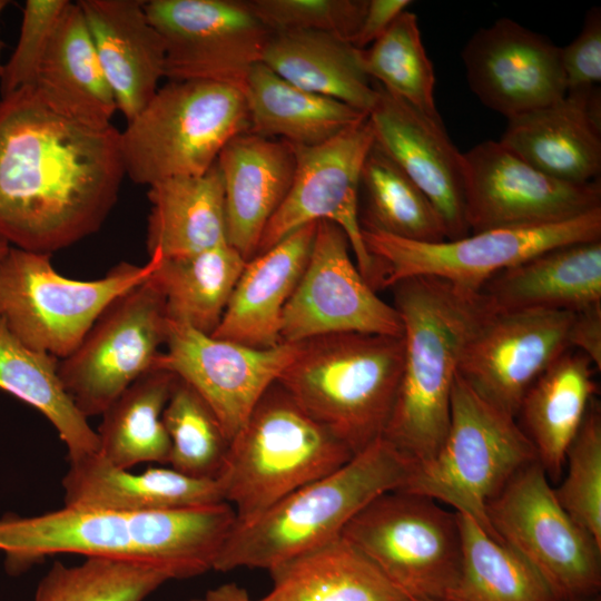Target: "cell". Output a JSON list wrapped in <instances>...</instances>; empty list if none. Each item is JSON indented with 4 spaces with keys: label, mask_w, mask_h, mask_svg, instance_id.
<instances>
[{
    "label": "cell",
    "mask_w": 601,
    "mask_h": 601,
    "mask_svg": "<svg viewBox=\"0 0 601 601\" xmlns=\"http://www.w3.org/2000/svg\"><path fill=\"white\" fill-rule=\"evenodd\" d=\"M120 130L49 107L33 86L0 98V237L51 254L95 234L126 176Z\"/></svg>",
    "instance_id": "6da1fadb"
},
{
    "label": "cell",
    "mask_w": 601,
    "mask_h": 601,
    "mask_svg": "<svg viewBox=\"0 0 601 601\" xmlns=\"http://www.w3.org/2000/svg\"><path fill=\"white\" fill-rule=\"evenodd\" d=\"M236 520L226 502L150 512L63 505L38 515L1 518L0 551L10 574L47 556L78 554L151 566L171 580L189 579L214 570Z\"/></svg>",
    "instance_id": "7a4b0ae2"
},
{
    "label": "cell",
    "mask_w": 601,
    "mask_h": 601,
    "mask_svg": "<svg viewBox=\"0 0 601 601\" xmlns=\"http://www.w3.org/2000/svg\"><path fill=\"white\" fill-rule=\"evenodd\" d=\"M391 287L403 325L404 358L382 437L416 467L436 455L446 436L462 353L493 309L480 290L437 277H410Z\"/></svg>",
    "instance_id": "3957f363"
},
{
    "label": "cell",
    "mask_w": 601,
    "mask_h": 601,
    "mask_svg": "<svg viewBox=\"0 0 601 601\" xmlns=\"http://www.w3.org/2000/svg\"><path fill=\"white\" fill-rule=\"evenodd\" d=\"M413 462L380 437L334 472L279 500L252 520L237 522L214 570L264 569L324 545L376 496L402 490Z\"/></svg>",
    "instance_id": "277c9868"
},
{
    "label": "cell",
    "mask_w": 601,
    "mask_h": 601,
    "mask_svg": "<svg viewBox=\"0 0 601 601\" xmlns=\"http://www.w3.org/2000/svg\"><path fill=\"white\" fill-rule=\"evenodd\" d=\"M403 358V336L327 334L300 342L277 383L355 455L384 434Z\"/></svg>",
    "instance_id": "5b68a950"
},
{
    "label": "cell",
    "mask_w": 601,
    "mask_h": 601,
    "mask_svg": "<svg viewBox=\"0 0 601 601\" xmlns=\"http://www.w3.org/2000/svg\"><path fill=\"white\" fill-rule=\"evenodd\" d=\"M353 456L276 382L231 439L216 481L236 521L245 522Z\"/></svg>",
    "instance_id": "8992f818"
},
{
    "label": "cell",
    "mask_w": 601,
    "mask_h": 601,
    "mask_svg": "<svg viewBox=\"0 0 601 601\" xmlns=\"http://www.w3.org/2000/svg\"><path fill=\"white\" fill-rule=\"evenodd\" d=\"M248 130L240 89L200 80L169 81L120 130L125 175L146 186L203 175L233 137Z\"/></svg>",
    "instance_id": "52a82bcc"
},
{
    "label": "cell",
    "mask_w": 601,
    "mask_h": 601,
    "mask_svg": "<svg viewBox=\"0 0 601 601\" xmlns=\"http://www.w3.org/2000/svg\"><path fill=\"white\" fill-rule=\"evenodd\" d=\"M536 460L516 418L456 374L446 436L431 461L414 467L402 491L452 506L502 542L487 520L486 506L521 469Z\"/></svg>",
    "instance_id": "ba28073f"
},
{
    "label": "cell",
    "mask_w": 601,
    "mask_h": 601,
    "mask_svg": "<svg viewBox=\"0 0 601 601\" xmlns=\"http://www.w3.org/2000/svg\"><path fill=\"white\" fill-rule=\"evenodd\" d=\"M51 254L11 246L0 260V318L28 347L58 359L81 343L107 306L145 282L161 255L144 265L119 263L106 276L78 280L62 276Z\"/></svg>",
    "instance_id": "9c48e42d"
},
{
    "label": "cell",
    "mask_w": 601,
    "mask_h": 601,
    "mask_svg": "<svg viewBox=\"0 0 601 601\" xmlns=\"http://www.w3.org/2000/svg\"><path fill=\"white\" fill-rule=\"evenodd\" d=\"M342 536L371 560L411 601H443L461 569L455 512L402 490L366 504Z\"/></svg>",
    "instance_id": "30bf717a"
},
{
    "label": "cell",
    "mask_w": 601,
    "mask_h": 601,
    "mask_svg": "<svg viewBox=\"0 0 601 601\" xmlns=\"http://www.w3.org/2000/svg\"><path fill=\"white\" fill-rule=\"evenodd\" d=\"M363 242L378 268V287L432 276L480 290L486 280L542 252L601 239V207L538 226L487 229L439 243L415 242L362 228Z\"/></svg>",
    "instance_id": "8fae6325"
},
{
    "label": "cell",
    "mask_w": 601,
    "mask_h": 601,
    "mask_svg": "<svg viewBox=\"0 0 601 601\" xmlns=\"http://www.w3.org/2000/svg\"><path fill=\"white\" fill-rule=\"evenodd\" d=\"M486 515L499 539L540 574L558 601L599 595L601 548L561 506L538 460L489 502Z\"/></svg>",
    "instance_id": "7c38bea8"
},
{
    "label": "cell",
    "mask_w": 601,
    "mask_h": 601,
    "mask_svg": "<svg viewBox=\"0 0 601 601\" xmlns=\"http://www.w3.org/2000/svg\"><path fill=\"white\" fill-rule=\"evenodd\" d=\"M168 319L149 277L114 299L79 346L58 362L61 384L88 418L101 415L136 380L155 368Z\"/></svg>",
    "instance_id": "4fadbf2b"
},
{
    "label": "cell",
    "mask_w": 601,
    "mask_h": 601,
    "mask_svg": "<svg viewBox=\"0 0 601 601\" xmlns=\"http://www.w3.org/2000/svg\"><path fill=\"white\" fill-rule=\"evenodd\" d=\"M373 145L368 116L319 145H292L293 183L266 225L256 255L305 225L327 220L346 234L359 273L376 289L378 268L363 242L358 207L361 173Z\"/></svg>",
    "instance_id": "5bb4252c"
},
{
    "label": "cell",
    "mask_w": 601,
    "mask_h": 601,
    "mask_svg": "<svg viewBox=\"0 0 601 601\" xmlns=\"http://www.w3.org/2000/svg\"><path fill=\"white\" fill-rule=\"evenodd\" d=\"M145 10L164 41L169 81H210L243 91L273 35L245 0H150Z\"/></svg>",
    "instance_id": "9a60e30c"
},
{
    "label": "cell",
    "mask_w": 601,
    "mask_h": 601,
    "mask_svg": "<svg viewBox=\"0 0 601 601\" xmlns=\"http://www.w3.org/2000/svg\"><path fill=\"white\" fill-rule=\"evenodd\" d=\"M465 218L472 233L563 221L601 207L600 179L577 184L531 166L500 141L462 154Z\"/></svg>",
    "instance_id": "2e32d148"
},
{
    "label": "cell",
    "mask_w": 601,
    "mask_h": 601,
    "mask_svg": "<svg viewBox=\"0 0 601 601\" xmlns=\"http://www.w3.org/2000/svg\"><path fill=\"white\" fill-rule=\"evenodd\" d=\"M341 227L317 221L308 262L282 318V343L334 333L403 336L394 306L376 295L349 255Z\"/></svg>",
    "instance_id": "e0dca14e"
},
{
    "label": "cell",
    "mask_w": 601,
    "mask_h": 601,
    "mask_svg": "<svg viewBox=\"0 0 601 601\" xmlns=\"http://www.w3.org/2000/svg\"><path fill=\"white\" fill-rule=\"evenodd\" d=\"M165 345L155 368L190 385L210 406L229 442L300 348V342L253 348L170 321Z\"/></svg>",
    "instance_id": "ac0fdd59"
},
{
    "label": "cell",
    "mask_w": 601,
    "mask_h": 601,
    "mask_svg": "<svg viewBox=\"0 0 601 601\" xmlns=\"http://www.w3.org/2000/svg\"><path fill=\"white\" fill-rule=\"evenodd\" d=\"M573 312H492L462 353L457 374L483 398L514 416L536 378L565 351Z\"/></svg>",
    "instance_id": "d6986e66"
},
{
    "label": "cell",
    "mask_w": 601,
    "mask_h": 601,
    "mask_svg": "<svg viewBox=\"0 0 601 601\" xmlns=\"http://www.w3.org/2000/svg\"><path fill=\"white\" fill-rule=\"evenodd\" d=\"M471 90L506 119L566 93L561 48L509 18L479 29L462 50Z\"/></svg>",
    "instance_id": "ffe728a7"
},
{
    "label": "cell",
    "mask_w": 601,
    "mask_h": 601,
    "mask_svg": "<svg viewBox=\"0 0 601 601\" xmlns=\"http://www.w3.org/2000/svg\"><path fill=\"white\" fill-rule=\"evenodd\" d=\"M368 114L374 144L421 189L437 211L446 240L465 237L462 154L440 115H428L376 85Z\"/></svg>",
    "instance_id": "44dd1931"
},
{
    "label": "cell",
    "mask_w": 601,
    "mask_h": 601,
    "mask_svg": "<svg viewBox=\"0 0 601 601\" xmlns=\"http://www.w3.org/2000/svg\"><path fill=\"white\" fill-rule=\"evenodd\" d=\"M539 170L583 184L601 171L599 87L566 91L559 100L508 119L499 140Z\"/></svg>",
    "instance_id": "7402d4cb"
},
{
    "label": "cell",
    "mask_w": 601,
    "mask_h": 601,
    "mask_svg": "<svg viewBox=\"0 0 601 601\" xmlns=\"http://www.w3.org/2000/svg\"><path fill=\"white\" fill-rule=\"evenodd\" d=\"M227 242L244 258L256 255L263 231L292 186V145L249 131L233 137L219 152Z\"/></svg>",
    "instance_id": "603a6c76"
},
{
    "label": "cell",
    "mask_w": 601,
    "mask_h": 601,
    "mask_svg": "<svg viewBox=\"0 0 601 601\" xmlns=\"http://www.w3.org/2000/svg\"><path fill=\"white\" fill-rule=\"evenodd\" d=\"M101 68L126 121L136 117L165 77L164 41L142 0H79Z\"/></svg>",
    "instance_id": "cb8c5ba5"
},
{
    "label": "cell",
    "mask_w": 601,
    "mask_h": 601,
    "mask_svg": "<svg viewBox=\"0 0 601 601\" xmlns=\"http://www.w3.org/2000/svg\"><path fill=\"white\" fill-rule=\"evenodd\" d=\"M316 227L305 225L246 262L211 336L259 349L282 344L283 312L308 262Z\"/></svg>",
    "instance_id": "d4e9b609"
},
{
    "label": "cell",
    "mask_w": 601,
    "mask_h": 601,
    "mask_svg": "<svg viewBox=\"0 0 601 601\" xmlns=\"http://www.w3.org/2000/svg\"><path fill=\"white\" fill-rule=\"evenodd\" d=\"M68 506L150 512L225 502L216 480L196 479L171 467L121 469L98 453L69 461L61 481Z\"/></svg>",
    "instance_id": "484cf974"
},
{
    "label": "cell",
    "mask_w": 601,
    "mask_h": 601,
    "mask_svg": "<svg viewBox=\"0 0 601 601\" xmlns=\"http://www.w3.org/2000/svg\"><path fill=\"white\" fill-rule=\"evenodd\" d=\"M494 312H578L601 302V239L542 252L491 277L480 288Z\"/></svg>",
    "instance_id": "4316f807"
},
{
    "label": "cell",
    "mask_w": 601,
    "mask_h": 601,
    "mask_svg": "<svg viewBox=\"0 0 601 601\" xmlns=\"http://www.w3.org/2000/svg\"><path fill=\"white\" fill-rule=\"evenodd\" d=\"M592 362L577 349L558 357L531 385L516 421L549 480L559 481L566 451L597 392Z\"/></svg>",
    "instance_id": "83f0119b"
},
{
    "label": "cell",
    "mask_w": 601,
    "mask_h": 601,
    "mask_svg": "<svg viewBox=\"0 0 601 601\" xmlns=\"http://www.w3.org/2000/svg\"><path fill=\"white\" fill-rule=\"evenodd\" d=\"M33 87L56 111L97 127L111 124L117 104L77 2L66 8Z\"/></svg>",
    "instance_id": "f1b7e54d"
},
{
    "label": "cell",
    "mask_w": 601,
    "mask_h": 601,
    "mask_svg": "<svg viewBox=\"0 0 601 601\" xmlns=\"http://www.w3.org/2000/svg\"><path fill=\"white\" fill-rule=\"evenodd\" d=\"M148 187L149 255L180 257L228 243L224 184L216 162L203 175L171 177Z\"/></svg>",
    "instance_id": "f546056e"
},
{
    "label": "cell",
    "mask_w": 601,
    "mask_h": 601,
    "mask_svg": "<svg viewBox=\"0 0 601 601\" xmlns=\"http://www.w3.org/2000/svg\"><path fill=\"white\" fill-rule=\"evenodd\" d=\"M262 62L288 82L370 114L376 86L366 75L361 50L322 31L273 33Z\"/></svg>",
    "instance_id": "4dcf8cb0"
},
{
    "label": "cell",
    "mask_w": 601,
    "mask_h": 601,
    "mask_svg": "<svg viewBox=\"0 0 601 601\" xmlns=\"http://www.w3.org/2000/svg\"><path fill=\"white\" fill-rule=\"evenodd\" d=\"M257 601H411L342 535L268 571Z\"/></svg>",
    "instance_id": "1f68e13d"
},
{
    "label": "cell",
    "mask_w": 601,
    "mask_h": 601,
    "mask_svg": "<svg viewBox=\"0 0 601 601\" xmlns=\"http://www.w3.org/2000/svg\"><path fill=\"white\" fill-rule=\"evenodd\" d=\"M243 95L249 115L248 131L292 145H319L368 116L288 82L263 62L250 68Z\"/></svg>",
    "instance_id": "d6a6232c"
},
{
    "label": "cell",
    "mask_w": 601,
    "mask_h": 601,
    "mask_svg": "<svg viewBox=\"0 0 601 601\" xmlns=\"http://www.w3.org/2000/svg\"><path fill=\"white\" fill-rule=\"evenodd\" d=\"M245 264L224 243L193 255L161 257L149 279L162 297L168 321L211 335Z\"/></svg>",
    "instance_id": "836d02e7"
},
{
    "label": "cell",
    "mask_w": 601,
    "mask_h": 601,
    "mask_svg": "<svg viewBox=\"0 0 601 601\" xmlns=\"http://www.w3.org/2000/svg\"><path fill=\"white\" fill-rule=\"evenodd\" d=\"M59 359L21 343L0 318V390L41 412L63 442L69 461L99 451L97 432L58 375Z\"/></svg>",
    "instance_id": "e575fe53"
},
{
    "label": "cell",
    "mask_w": 601,
    "mask_h": 601,
    "mask_svg": "<svg viewBox=\"0 0 601 601\" xmlns=\"http://www.w3.org/2000/svg\"><path fill=\"white\" fill-rule=\"evenodd\" d=\"M176 381L173 373L152 368L129 385L101 414L98 454L128 470L142 463L169 464L162 413Z\"/></svg>",
    "instance_id": "d590c367"
},
{
    "label": "cell",
    "mask_w": 601,
    "mask_h": 601,
    "mask_svg": "<svg viewBox=\"0 0 601 601\" xmlns=\"http://www.w3.org/2000/svg\"><path fill=\"white\" fill-rule=\"evenodd\" d=\"M462 559L443 601H558L540 574L513 549L457 513Z\"/></svg>",
    "instance_id": "8d00e7d4"
},
{
    "label": "cell",
    "mask_w": 601,
    "mask_h": 601,
    "mask_svg": "<svg viewBox=\"0 0 601 601\" xmlns=\"http://www.w3.org/2000/svg\"><path fill=\"white\" fill-rule=\"evenodd\" d=\"M361 193L365 200L362 228L415 242L446 240L442 219L430 200L375 144L362 168Z\"/></svg>",
    "instance_id": "74e56055"
},
{
    "label": "cell",
    "mask_w": 601,
    "mask_h": 601,
    "mask_svg": "<svg viewBox=\"0 0 601 601\" xmlns=\"http://www.w3.org/2000/svg\"><path fill=\"white\" fill-rule=\"evenodd\" d=\"M361 56L366 75L377 85L425 114L439 115L434 68L415 13L402 12Z\"/></svg>",
    "instance_id": "f35d334b"
},
{
    "label": "cell",
    "mask_w": 601,
    "mask_h": 601,
    "mask_svg": "<svg viewBox=\"0 0 601 601\" xmlns=\"http://www.w3.org/2000/svg\"><path fill=\"white\" fill-rule=\"evenodd\" d=\"M171 580L165 571L124 561H56L37 585L35 601H145Z\"/></svg>",
    "instance_id": "ab89813d"
},
{
    "label": "cell",
    "mask_w": 601,
    "mask_h": 601,
    "mask_svg": "<svg viewBox=\"0 0 601 601\" xmlns=\"http://www.w3.org/2000/svg\"><path fill=\"white\" fill-rule=\"evenodd\" d=\"M162 422L170 442V467L191 477L217 480L230 442L206 401L179 378Z\"/></svg>",
    "instance_id": "60d3db41"
},
{
    "label": "cell",
    "mask_w": 601,
    "mask_h": 601,
    "mask_svg": "<svg viewBox=\"0 0 601 601\" xmlns=\"http://www.w3.org/2000/svg\"><path fill=\"white\" fill-rule=\"evenodd\" d=\"M566 473L554 489L565 512L601 548V412L591 401L566 454Z\"/></svg>",
    "instance_id": "b9f144b4"
},
{
    "label": "cell",
    "mask_w": 601,
    "mask_h": 601,
    "mask_svg": "<svg viewBox=\"0 0 601 601\" xmlns=\"http://www.w3.org/2000/svg\"><path fill=\"white\" fill-rule=\"evenodd\" d=\"M245 2L272 33L322 31L352 42L368 0H245Z\"/></svg>",
    "instance_id": "7bdbcfd3"
},
{
    "label": "cell",
    "mask_w": 601,
    "mask_h": 601,
    "mask_svg": "<svg viewBox=\"0 0 601 601\" xmlns=\"http://www.w3.org/2000/svg\"><path fill=\"white\" fill-rule=\"evenodd\" d=\"M69 3V0L26 1L16 48L3 63L1 97L35 85L53 32Z\"/></svg>",
    "instance_id": "ee69618b"
},
{
    "label": "cell",
    "mask_w": 601,
    "mask_h": 601,
    "mask_svg": "<svg viewBox=\"0 0 601 601\" xmlns=\"http://www.w3.org/2000/svg\"><path fill=\"white\" fill-rule=\"evenodd\" d=\"M566 91L599 87L601 81V10L592 7L578 37L561 48Z\"/></svg>",
    "instance_id": "f6af8a7d"
},
{
    "label": "cell",
    "mask_w": 601,
    "mask_h": 601,
    "mask_svg": "<svg viewBox=\"0 0 601 601\" xmlns=\"http://www.w3.org/2000/svg\"><path fill=\"white\" fill-rule=\"evenodd\" d=\"M568 342L601 370V302L573 313Z\"/></svg>",
    "instance_id": "bcb514c9"
},
{
    "label": "cell",
    "mask_w": 601,
    "mask_h": 601,
    "mask_svg": "<svg viewBox=\"0 0 601 601\" xmlns=\"http://www.w3.org/2000/svg\"><path fill=\"white\" fill-rule=\"evenodd\" d=\"M411 3L410 0H368L361 26L351 43L364 50L375 42Z\"/></svg>",
    "instance_id": "7dc6e473"
},
{
    "label": "cell",
    "mask_w": 601,
    "mask_h": 601,
    "mask_svg": "<svg viewBox=\"0 0 601 601\" xmlns=\"http://www.w3.org/2000/svg\"><path fill=\"white\" fill-rule=\"evenodd\" d=\"M204 601H254L243 587L235 582L220 584L207 591Z\"/></svg>",
    "instance_id": "c3c4849f"
},
{
    "label": "cell",
    "mask_w": 601,
    "mask_h": 601,
    "mask_svg": "<svg viewBox=\"0 0 601 601\" xmlns=\"http://www.w3.org/2000/svg\"><path fill=\"white\" fill-rule=\"evenodd\" d=\"M8 3H9V1H7V0H0V14L6 9ZM3 46H4L3 42L0 40V77H1V73H2V70H3V63L1 61V51H2Z\"/></svg>",
    "instance_id": "681fc988"
},
{
    "label": "cell",
    "mask_w": 601,
    "mask_h": 601,
    "mask_svg": "<svg viewBox=\"0 0 601 601\" xmlns=\"http://www.w3.org/2000/svg\"><path fill=\"white\" fill-rule=\"evenodd\" d=\"M11 246L0 237V260L4 257Z\"/></svg>",
    "instance_id": "f907efd6"
},
{
    "label": "cell",
    "mask_w": 601,
    "mask_h": 601,
    "mask_svg": "<svg viewBox=\"0 0 601 601\" xmlns=\"http://www.w3.org/2000/svg\"><path fill=\"white\" fill-rule=\"evenodd\" d=\"M578 601H601V599L599 595H595V597H591V598H587V599H582Z\"/></svg>",
    "instance_id": "816d5d0a"
},
{
    "label": "cell",
    "mask_w": 601,
    "mask_h": 601,
    "mask_svg": "<svg viewBox=\"0 0 601 601\" xmlns=\"http://www.w3.org/2000/svg\"><path fill=\"white\" fill-rule=\"evenodd\" d=\"M415 601H434V600H430V599H421V600H415Z\"/></svg>",
    "instance_id": "f5cc1de1"
},
{
    "label": "cell",
    "mask_w": 601,
    "mask_h": 601,
    "mask_svg": "<svg viewBox=\"0 0 601 601\" xmlns=\"http://www.w3.org/2000/svg\"><path fill=\"white\" fill-rule=\"evenodd\" d=\"M188 601H204L203 599H193V600H188Z\"/></svg>",
    "instance_id": "db71d44e"
}]
</instances>
